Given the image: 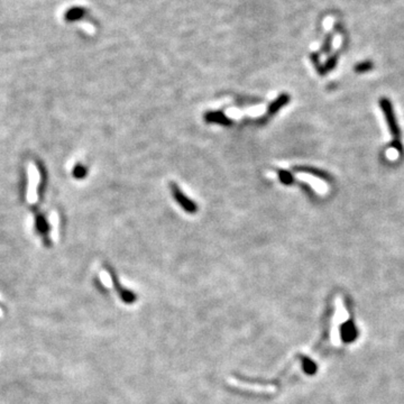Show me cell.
I'll return each instance as SVG.
<instances>
[{
  "label": "cell",
  "mask_w": 404,
  "mask_h": 404,
  "mask_svg": "<svg viewBox=\"0 0 404 404\" xmlns=\"http://www.w3.org/2000/svg\"><path fill=\"white\" fill-rule=\"evenodd\" d=\"M337 55H333V56H331L330 57V59L326 62L325 63V65L324 67H322V69L320 70V73L322 75V73H327L328 71H330V70H332V69H335V67L337 65Z\"/></svg>",
  "instance_id": "4"
},
{
  "label": "cell",
  "mask_w": 404,
  "mask_h": 404,
  "mask_svg": "<svg viewBox=\"0 0 404 404\" xmlns=\"http://www.w3.org/2000/svg\"><path fill=\"white\" fill-rule=\"evenodd\" d=\"M281 177H282V181L285 182V183H291V182H292V177H291L289 173L282 172Z\"/></svg>",
  "instance_id": "7"
},
{
  "label": "cell",
  "mask_w": 404,
  "mask_h": 404,
  "mask_svg": "<svg viewBox=\"0 0 404 404\" xmlns=\"http://www.w3.org/2000/svg\"><path fill=\"white\" fill-rule=\"evenodd\" d=\"M300 172H306V173H310V174H313V176H316L320 178H324L326 181H329V176L324 171H320V170H317V169H312V168H299L298 169Z\"/></svg>",
  "instance_id": "3"
},
{
  "label": "cell",
  "mask_w": 404,
  "mask_h": 404,
  "mask_svg": "<svg viewBox=\"0 0 404 404\" xmlns=\"http://www.w3.org/2000/svg\"><path fill=\"white\" fill-rule=\"evenodd\" d=\"M373 68H374V65H373V63L371 61H365V62H362V63H358L356 65L355 71L357 73H365V72L371 71Z\"/></svg>",
  "instance_id": "5"
},
{
  "label": "cell",
  "mask_w": 404,
  "mask_h": 404,
  "mask_svg": "<svg viewBox=\"0 0 404 404\" xmlns=\"http://www.w3.org/2000/svg\"><path fill=\"white\" fill-rule=\"evenodd\" d=\"M29 177H30V182H29L28 194H27V198H28V201L30 202V203H33V202L36 201V186L38 183V172L33 165H30Z\"/></svg>",
  "instance_id": "2"
},
{
  "label": "cell",
  "mask_w": 404,
  "mask_h": 404,
  "mask_svg": "<svg viewBox=\"0 0 404 404\" xmlns=\"http://www.w3.org/2000/svg\"><path fill=\"white\" fill-rule=\"evenodd\" d=\"M379 106L382 108V111L384 114V117L386 119V123L388 125V129H390L392 136H393V146L398 150H401V143H400V128L398 126V122H396L393 106H392L391 101L387 98H382L379 100Z\"/></svg>",
  "instance_id": "1"
},
{
  "label": "cell",
  "mask_w": 404,
  "mask_h": 404,
  "mask_svg": "<svg viewBox=\"0 0 404 404\" xmlns=\"http://www.w3.org/2000/svg\"><path fill=\"white\" fill-rule=\"evenodd\" d=\"M331 42H332V37L329 35V36L326 38V41L324 43V46H322V50H324L325 53H327L330 50V48H331Z\"/></svg>",
  "instance_id": "6"
}]
</instances>
